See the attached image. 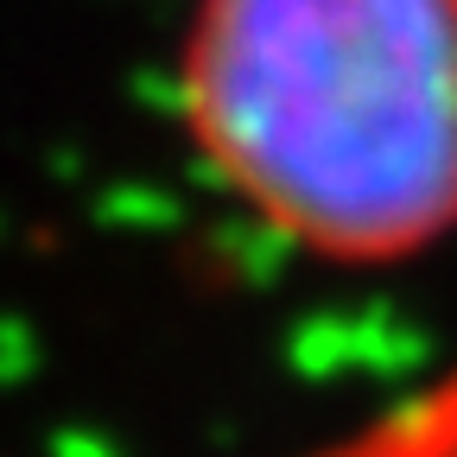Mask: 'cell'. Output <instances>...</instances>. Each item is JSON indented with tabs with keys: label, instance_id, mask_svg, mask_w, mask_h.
<instances>
[{
	"label": "cell",
	"instance_id": "obj_1",
	"mask_svg": "<svg viewBox=\"0 0 457 457\" xmlns=\"http://www.w3.org/2000/svg\"><path fill=\"white\" fill-rule=\"evenodd\" d=\"M171 114L204 179L312 267L457 242V0H185Z\"/></svg>",
	"mask_w": 457,
	"mask_h": 457
}]
</instances>
